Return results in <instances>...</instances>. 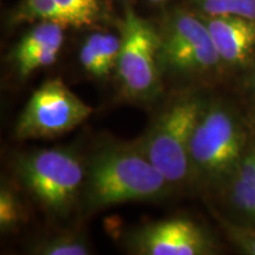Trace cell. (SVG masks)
Returning a JSON list of instances; mask_svg holds the SVG:
<instances>
[{
  "label": "cell",
  "mask_w": 255,
  "mask_h": 255,
  "mask_svg": "<svg viewBox=\"0 0 255 255\" xmlns=\"http://www.w3.org/2000/svg\"><path fill=\"white\" fill-rule=\"evenodd\" d=\"M169 184L141 145L105 146L85 167V197L95 209L156 200L168 193Z\"/></svg>",
  "instance_id": "cell-1"
},
{
  "label": "cell",
  "mask_w": 255,
  "mask_h": 255,
  "mask_svg": "<svg viewBox=\"0 0 255 255\" xmlns=\"http://www.w3.org/2000/svg\"><path fill=\"white\" fill-rule=\"evenodd\" d=\"M202 113L199 98L184 96L162 111L141 144L170 184L182 182L189 175L191 136Z\"/></svg>",
  "instance_id": "cell-2"
},
{
  "label": "cell",
  "mask_w": 255,
  "mask_h": 255,
  "mask_svg": "<svg viewBox=\"0 0 255 255\" xmlns=\"http://www.w3.org/2000/svg\"><path fill=\"white\" fill-rule=\"evenodd\" d=\"M17 175L23 186L51 212L66 214L85 178V167L66 149L28 152L18 159Z\"/></svg>",
  "instance_id": "cell-3"
},
{
  "label": "cell",
  "mask_w": 255,
  "mask_h": 255,
  "mask_svg": "<svg viewBox=\"0 0 255 255\" xmlns=\"http://www.w3.org/2000/svg\"><path fill=\"white\" fill-rule=\"evenodd\" d=\"M159 34L148 21L129 9L121 34L116 68L124 92L137 100L155 97L161 89Z\"/></svg>",
  "instance_id": "cell-4"
},
{
  "label": "cell",
  "mask_w": 255,
  "mask_h": 255,
  "mask_svg": "<svg viewBox=\"0 0 255 255\" xmlns=\"http://www.w3.org/2000/svg\"><path fill=\"white\" fill-rule=\"evenodd\" d=\"M92 108L60 79H51L38 88L15 124L19 139L55 138L84 122Z\"/></svg>",
  "instance_id": "cell-5"
},
{
  "label": "cell",
  "mask_w": 255,
  "mask_h": 255,
  "mask_svg": "<svg viewBox=\"0 0 255 255\" xmlns=\"http://www.w3.org/2000/svg\"><path fill=\"white\" fill-rule=\"evenodd\" d=\"M244 137L233 116L222 108L203 110L191 136L190 165L206 175L223 174L240 158Z\"/></svg>",
  "instance_id": "cell-6"
},
{
  "label": "cell",
  "mask_w": 255,
  "mask_h": 255,
  "mask_svg": "<svg viewBox=\"0 0 255 255\" xmlns=\"http://www.w3.org/2000/svg\"><path fill=\"white\" fill-rule=\"evenodd\" d=\"M159 65L173 72L193 73L214 68L220 62L203 19L175 14L159 34Z\"/></svg>",
  "instance_id": "cell-7"
},
{
  "label": "cell",
  "mask_w": 255,
  "mask_h": 255,
  "mask_svg": "<svg viewBox=\"0 0 255 255\" xmlns=\"http://www.w3.org/2000/svg\"><path fill=\"white\" fill-rule=\"evenodd\" d=\"M132 251L141 255H203L212 244L199 225L186 218H173L145 225L133 233Z\"/></svg>",
  "instance_id": "cell-8"
},
{
  "label": "cell",
  "mask_w": 255,
  "mask_h": 255,
  "mask_svg": "<svg viewBox=\"0 0 255 255\" xmlns=\"http://www.w3.org/2000/svg\"><path fill=\"white\" fill-rule=\"evenodd\" d=\"M220 59L242 64L255 49V20L240 15H207L203 18Z\"/></svg>",
  "instance_id": "cell-9"
},
{
  "label": "cell",
  "mask_w": 255,
  "mask_h": 255,
  "mask_svg": "<svg viewBox=\"0 0 255 255\" xmlns=\"http://www.w3.org/2000/svg\"><path fill=\"white\" fill-rule=\"evenodd\" d=\"M63 25L40 21L36 27L25 34L13 51V59L27 55L40 47L64 43Z\"/></svg>",
  "instance_id": "cell-10"
},
{
  "label": "cell",
  "mask_w": 255,
  "mask_h": 255,
  "mask_svg": "<svg viewBox=\"0 0 255 255\" xmlns=\"http://www.w3.org/2000/svg\"><path fill=\"white\" fill-rule=\"evenodd\" d=\"M31 252L39 255H88L91 253L81 235L63 233L37 242Z\"/></svg>",
  "instance_id": "cell-11"
},
{
  "label": "cell",
  "mask_w": 255,
  "mask_h": 255,
  "mask_svg": "<svg viewBox=\"0 0 255 255\" xmlns=\"http://www.w3.org/2000/svg\"><path fill=\"white\" fill-rule=\"evenodd\" d=\"M20 20H38L71 26L70 20L56 0H25L19 12Z\"/></svg>",
  "instance_id": "cell-12"
},
{
  "label": "cell",
  "mask_w": 255,
  "mask_h": 255,
  "mask_svg": "<svg viewBox=\"0 0 255 255\" xmlns=\"http://www.w3.org/2000/svg\"><path fill=\"white\" fill-rule=\"evenodd\" d=\"M207 15H240L255 20V0H196Z\"/></svg>",
  "instance_id": "cell-13"
},
{
  "label": "cell",
  "mask_w": 255,
  "mask_h": 255,
  "mask_svg": "<svg viewBox=\"0 0 255 255\" xmlns=\"http://www.w3.org/2000/svg\"><path fill=\"white\" fill-rule=\"evenodd\" d=\"M65 14L70 25L75 27L90 26L100 14L98 0H56Z\"/></svg>",
  "instance_id": "cell-14"
},
{
  "label": "cell",
  "mask_w": 255,
  "mask_h": 255,
  "mask_svg": "<svg viewBox=\"0 0 255 255\" xmlns=\"http://www.w3.org/2000/svg\"><path fill=\"white\" fill-rule=\"evenodd\" d=\"M63 44H53V45H47L40 49H37L27 55L19 57L13 59L17 66L19 75L25 78L32 72L40 68L52 65L57 60L58 53L62 49Z\"/></svg>",
  "instance_id": "cell-15"
},
{
  "label": "cell",
  "mask_w": 255,
  "mask_h": 255,
  "mask_svg": "<svg viewBox=\"0 0 255 255\" xmlns=\"http://www.w3.org/2000/svg\"><path fill=\"white\" fill-rule=\"evenodd\" d=\"M24 220V210L20 201L7 188L0 190V227L2 232L14 229Z\"/></svg>",
  "instance_id": "cell-16"
},
{
  "label": "cell",
  "mask_w": 255,
  "mask_h": 255,
  "mask_svg": "<svg viewBox=\"0 0 255 255\" xmlns=\"http://www.w3.org/2000/svg\"><path fill=\"white\" fill-rule=\"evenodd\" d=\"M110 70L116 66L121 49V37L111 33H95L88 38Z\"/></svg>",
  "instance_id": "cell-17"
},
{
  "label": "cell",
  "mask_w": 255,
  "mask_h": 255,
  "mask_svg": "<svg viewBox=\"0 0 255 255\" xmlns=\"http://www.w3.org/2000/svg\"><path fill=\"white\" fill-rule=\"evenodd\" d=\"M79 60H81L83 68L96 77H104L110 72V69L105 65L98 51L95 49V46L89 39L83 44L81 52H79Z\"/></svg>",
  "instance_id": "cell-18"
},
{
  "label": "cell",
  "mask_w": 255,
  "mask_h": 255,
  "mask_svg": "<svg viewBox=\"0 0 255 255\" xmlns=\"http://www.w3.org/2000/svg\"><path fill=\"white\" fill-rule=\"evenodd\" d=\"M233 199L239 208L247 214L255 216V186L237 177L233 184Z\"/></svg>",
  "instance_id": "cell-19"
},
{
  "label": "cell",
  "mask_w": 255,
  "mask_h": 255,
  "mask_svg": "<svg viewBox=\"0 0 255 255\" xmlns=\"http://www.w3.org/2000/svg\"><path fill=\"white\" fill-rule=\"evenodd\" d=\"M227 233L240 250L246 254L255 255V231L251 228L239 227V226L229 225Z\"/></svg>",
  "instance_id": "cell-20"
},
{
  "label": "cell",
  "mask_w": 255,
  "mask_h": 255,
  "mask_svg": "<svg viewBox=\"0 0 255 255\" xmlns=\"http://www.w3.org/2000/svg\"><path fill=\"white\" fill-rule=\"evenodd\" d=\"M238 177L255 186V151L250 152L239 162Z\"/></svg>",
  "instance_id": "cell-21"
},
{
  "label": "cell",
  "mask_w": 255,
  "mask_h": 255,
  "mask_svg": "<svg viewBox=\"0 0 255 255\" xmlns=\"http://www.w3.org/2000/svg\"><path fill=\"white\" fill-rule=\"evenodd\" d=\"M151 2H162V1H165V0H150Z\"/></svg>",
  "instance_id": "cell-22"
}]
</instances>
